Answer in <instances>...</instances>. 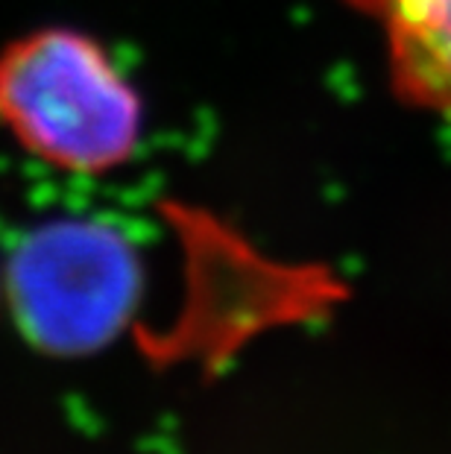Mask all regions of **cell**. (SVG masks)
Returning a JSON list of instances; mask_svg holds the SVG:
<instances>
[{
  "label": "cell",
  "instance_id": "1",
  "mask_svg": "<svg viewBox=\"0 0 451 454\" xmlns=\"http://www.w3.org/2000/svg\"><path fill=\"white\" fill-rule=\"evenodd\" d=\"M0 123L53 168L105 173L138 150L144 103L100 42L44 27L0 51Z\"/></svg>",
  "mask_w": 451,
  "mask_h": 454
},
{
  "label": "cell",
  "instance_id": "2",
  "mask_svg": "<svg viewBox=\"0 0 451 454\" xmlns=\"http://www.w3.org/2000/svg\"><path fill=\"white\" fill-rule=\"evenodd\" d=\"M387 38L399 100L451 123V0H346Z\"/></svg>",
  "mask_w": 451,
  "mask_h": 454
}]
</instances>
